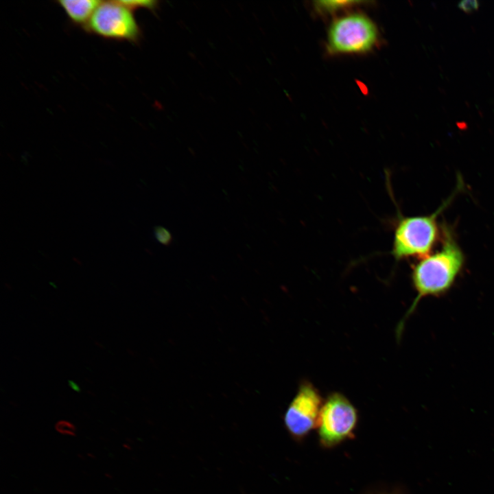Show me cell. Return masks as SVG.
<instances>
[{
    "mask_svg": "<svg viewBox=\"0 0 494 494\" xmlns=\"http://www.w3.org/2000/svg\"><path fill=\"white\" fill-rule=\"evenodd\" d=\"M464 263V257L461 248L447 233L440 250L419 259L412 266L411 279L416 294L398 324V337L401 336L405 322L421 300L429 296L439 297L449 292L460 275Z\"/></svg>",
    "mask_w": 494,
    "mask_h": 494,
    "instance_id": "1",
    "label": "cell"
},
{
    "mask_svg": "<svg viewBox=\"0 0 494 494\" xmlns=\"http://www.w3.org/2000/svg\"><path fill=\"white\" fill-rule=\"evenodd\" d=\"M84 29L104 38L132 43L141 35L132 10L119 1H102Z\"/></svg>",
    "mask_w": 494,
    "mask_h": 494,
    "instance_id": "5",
    "label": "cell"
},
{
    "mask_svg": "<svg viewBox=\"0 0 494 494\" xmlns=\"http://www.w3.org/2000/svg\"><path fill=\"white\" fill-rule=\"evenodd\" d=\"M363 3L360 1H317L314 2V7L320 13L331 14Z\"/></svg>",
    "mask_w": 494,
    "mask_h": 494,
    "instance_id": "8",
    "label": "cell"
},
{
    "mask_svg": "<svg viewBox=\"0 0 494 494\" xmlns=\"http://www.w3.org/2000/svg\"><path fill=\"white\" fill-rule=\"evenodd\" d=\"M377 41L378 30L373 21L362 13H352L331 23L327 47L331 54H360L373 49Z\"/></svg>",
    "mask_w": 494,
    "mask_h": 494,
    "instance_id": "3",
    "label": "cell"
},
{
    "mask_svg": "<svg viewBox=\"0 0 494 494\" xmlns=\"http://www.w3.org/2000/svg\"><path fill=\"white\" fill-rule=\"evenodd\" d=\"M451 200V198H449L430 215L406 217L398 215L391 250L395 260L410 257L421 259L431 253L439 235L437 217Z\"/></svg>",
    "mask_w": 494,
    "mask_h": 494,
    "instance_id": "2",
    "label": "cell"
},
{
    "mask_svg": "<svg viewBox=\"0 0 494 494\" xmlns=\"http://www.w3.org/2000/svg\"><path fill=\"white\" fill-rule=\"evenodd\" d=\"M154 233L156 239L161 244L165 246H169L172 243V234L165 228L160 226H156L154 227Z\"/></svg>",
    "mask_w": 494,
    "mask_h": 494,
    "instance_id": "9",
    "label": "cell"
},
{
    "mask_svg": "<svg viewBox=\"0 0 494 494\" xmlns=\"http://www.w3.org/2000/svg\"><path fill=\"white\" fill-rule=\"evenodd\" d=\"M323 401L317 388L303 382L288 405L284 416L285 427L296 440H301L317 427Z\"/></svg>",
    "mask_w": 494,
    "mask_h": 494,
    "instance_id": "6",
    "label": "cell"
},
{
    "mask_svg": "<svg viewBox=\"0 0 494 494\" xmlns=\"http://www.w3.org/2000/svg\"><path fill=\"white\" fill-rule=\"evenodd\" d=\"M121 4L130 9L134 10L139 8H146L153 9L156 6V1H119Z\"/></svg>",
    "mask_w": 494,
    "mask_h": 494,
    "instance_id": "10",
    "label": "cell"
},
{
    "mask_svg": "<svg viewBox=\"0 0 494 494\" xmlns=\"http://www.w3.org/2000/svg\"><path fill=\"white\" fill-rule=\"evenodd\" d=\"M357 422V411L351 402L342 393H331L323 402L317 426L320 444L331 448L352 438Z\"/></svg>",
    "mask_w": 494,
    "mask_h": 494,
    "instance_id": "4",
    "label": "cell"
},
{
    "mask_svg": "<svg viewBox=\"0 0 494 494\" xmlns=\"http://www.w3.org/2000/svg\"><path fill=\"white\" fill-rule=\"evenodd\" d=\"M95 344H97L98 346H99L101 348H103V346H102V345L97 342H95Z\"/></svg>",
    "mask_w": 494,
    "mask_h": 494,
    "instance_id": "13",
    "label": "cell"
},
{
    "mask_svg": "<svg viewBox=\"0 0 494 494\" xmlns=\"http://www.w3.org/2000/svg\"><path fill=\"white\" fill-rule=\"evenodd\" d=\"M56 429L60 432L71 434L73 432L74 427L70 423L62 421L57 423Z\"/></svg>",
    "mask_w": 494,
    "mask_h": 494,
    "instance_id": "12",
    "label": "cell"
},
{
    "mask_svg": "<svg viewBox=\"0 0 494 494\" xmlns=\"http://www.w3.org/2000/svg\"><path fill=\"white\" fill-rule=\"evenodd\" d=\"M57 2L73 23L84 28L102 1L58 0Z\"/></svg>",
    "mask_w": 494,
    "mask_h": 494,
    "instance_id": "7",
    "label": "cell"
},
{
    "mask_svg": "<svg viewBox=\"0 0 494 494\" xmlns=\"http://www.w3.org/2000/svg\"><path fill=\"white\" fill-rule=\"evenodd\" d=\"M480 5L478 0H462L458 3V6L466 12H472L476 10Z\"/></svg>",
    "mask_w": 494,
    "mask_h": 494,
    "instance_id": "11",
    "label": "cell"
}]
</instances>
